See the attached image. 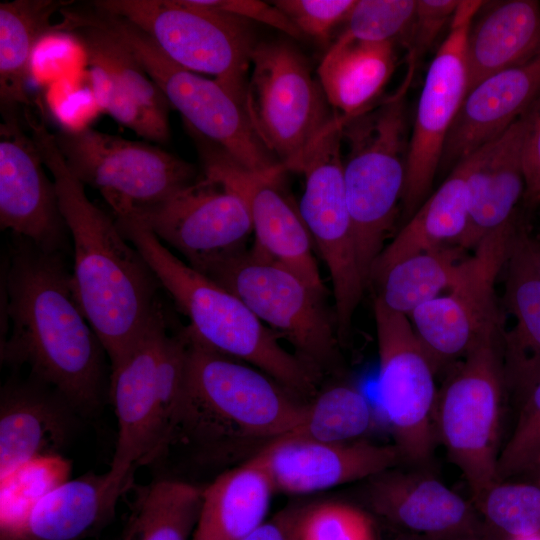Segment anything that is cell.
Listing matches in <instances>:
<instances>
[{
  "label": "cell",
  "instance_id": "1",
  "mask_svg": "<svg viewBox=\"0 0 540 540\" xmlns=\"http://www.w3.org/2000/svg\"><path fill=\"white\" fill-rule=\"evenodd\" d=\"M3 272L2 362L27 365L81 415L94 413L107 387V354L77 301L65 254L14 236Z\"/></svg>",
  "mask_w": 540,
  "mask_h": 540
},
{
  "label": "cell",
  "instance_id": "2",
  "mask_svg": "<svg viewBox=\"0 0 540 540\" xmlns=\"http://www.w3.org/2000/svg\"><path fill=\"white\" fill-rule=\"evenodd\" d=\"M183 333V393L143 465L156 479H170L184 460L222 463L244 439L267 444L284 436L300 423L307 405L261 370L210 349L186 327Z\"/></svg>",
  "mask_w": 540,
  "mask_h": 540
},
{
  "label": "cell",
  "instance_id": "3",
  "mask_svg": "<svg viewBox=\"0 0 540 540\" xmlns=\"http://www.w3.org/2000/svg\"><path fill=\"white\" fill-rule=\"evenodd\" d=\"M31 116L26 120L27 129L52 174L72 241V287L111 369L126 356L162 306L158 300L161 286L115 218L89 200L53 133Z\"/></svg>",
  "mask_w": 540,
  "mask_h": 540
},
{
  "label": "cell",
  "instance_id": "4",
  "mask_svg": "<svg viewBox=\"0 0 540 540\" xmlns=\"http://www.w3.org/2000/svg\"><path fill=\"white\" fill-rule=\"evenodd\" d=\"M138 249L160 286L189 319L188 332L210 349L246 362L298 397L314 390L313 369L279 343L234 293L180 260L138 218H115Z\"/></svg>",
  "mask_w": 540,
  "mask_h": 540
},
{
  "label": "cell",
  "instance_id": "5",
  "mask_svg": "<svg viewBox=\"0 0 540 540\" xmlns=\"http://www.w3.org/2000/svg\"><path fill=\"white\" fill-rule=\"evenodd\" d=\"M407 63L396 90L342 128L347 206L363 279L384 249L402 199L409 138L407 95L417 66Z\"/></svg>",
  "mask_w": 540,
  "mask_h": 540
},
{
  "label": "cell",
  "instance_id": "6",
  "mask_svg": "<svg viewBox=\"0 0 540 540\" xmlns=\"http://www.w3.org/2000/svg\"><path fill=\"white\" fill-rule=\"evenodd\" d=\"M183 330L172 334L161 306L126 356L109 375V395L118 424L107 471L125 492L137 468L154 451L184 388L186 343Z\"/></svg>",
  "mask_w": 540,
  "mask_h": 540
},
{
  "label": "cell",
  "instance_id": "7",
  "mask_svg": "<svg viewBox=\"0 0 540 540\" xmlns=\"http://www.w3.org/2000/svg\"><path fill=\"white\" fill-rule=\"evenodd\" d=\"M93 8L75 9L73 16L118 39L194 132L249 173L286 172L257 135L246 106L230 91L216 80L175 63L148 35L125 19Z\"/></svg>",
  "mask_w": 540,
  "mask_h": 540
},
{
  "label": "cell",
  "instance_id": "8",
  "mask_svg": "<svg viewBox=\"0 0 540 540\" xmlns=\"http://www.w3.org/2000/svg\"><path fill=\"white\" fill-rule=\"evenodd\" d=\"M202 160L203 174L193 183L129 216L141 220L165 246L204 274L245 251L253 226L244 188L247 171L217 146L203 147Z\"/></svg>",
  "mask_w": 540,
  "mask_h": 540
},
{
  "label": "cell",
  "instance_id": "9",
  "mask_svg": "<svg viewBox=\"0 0 540 540\" xmlns=\"http://www.w3.org/2000/svg\"><path fill=\"white\" fill-rule=\"evenodd\" d=\"M98 10L133 24L178 65L210 74L246 106L251 23L196 0H97Z\"/></svg>",
  "mask_w": 540,
  "mask_h": 540
},
{
  "label": "cell",
  "instance_id": "10",
  "mask_svg": "<svg viewBox=\"0 0 540 540\" xmlns=\"http://www.w3.org/2000/svg\"><path fill=\"white\" fill-rule=\"evenodd\" d=\"M246 110L267 150L286 171L300 172L335 117L308 60L288 41L257 43Z\"/></svg>",
  "mask_w": 540,
  "mask_h": 540
},
{
  "label": "cell",
  "instance_id": "11",
  "mask_svg": "<svg viewBox=\"0 0 540 540\" xmlns=\"http://www.w3.org/2000/svg\"><path fill=\"white\" fill-rule=\"evenodd\" d=\"M504 388L499 333L456 362L437 393L436 438L463 474L475 502L499 482L498 437Z\"/></svg>",
  "mask_w": 540,
  "mask_h": 540
},
{
  "label": "cell",
  "instance_id": "12",
  "mask_svg": "<svg viewBox=\"0 0 540 540\" xmlns=\"http://www.w3.org/2000/svg\"><path fill=\"white\" fill-rule=\"evenodd\" d=\"M53 135L71 173L97 189L115 217L158 205L199 177L192 164L149 143L88 127Z\"/></svg>",
  "mask_w": 540,
  "mask_h": 540
},
{
  "label": "cell",
  "instance_id": "13",
  "mask_svg": "<svg viewBox=\"0 0 540 540\" xmlns=\"http://www.w3.org/2000/svg\"><path fill=\"white\" fill-rule=\"evenodd\" d=\"M519 226L515 219L486 235L465 259L459 279L447 294L422 304L408 316L435 372L501 333L495 283Z\"/></svg>",
  "mask_w": 540,
  "mask_h": 540
},
{
  "label": "cell",
  "instance_id": "14",
  "mask_svg": "<svg viewBox=\"0 0 540 540\" xmlns=\"http://www.w3.org/2000/svg\"><path fill=\"white\" fill-rule=\"evenodd\" d=\"M343 120L336 116L309 152L298 209L330 274L339 340L351 329L366 283L347 206L342 158Z\"/></svg>",
  "mask_w": 540,
  "mask_h": 540
},
{
  "label": "cell",
  "instance_id": "15",
  "mask_svg": "<svg viewBox=\"0 0 540 540\" xmlns=\"http://www.w3.org/2000/svg\"><path fill=\"white\" fill-rule=\"evenodd\" d=\"M379 372L378 400L402 460L430 463L436 442L435 369L408 316L373 303Z\"/></svg>",
  "mask_w": 540,
  "mask_h": 540
},
{
  "label": "cell",
  "instance_id": "16",
  "mask_svg": "<svg viewBox=\"0 0 540 540\" xmlns=\"http://www.w3.org/2000/svg\"><path fill=\"white\" fill-rule=\"evenodd\" d=\"M204 275L238 296L310 367L332 359L339 337L324 298L289 270L245 250L211 266Z\"/></svg>",
  "mask_w": 540,
  "mask_h": 540
},
{
  "label": "cell",
  "instance_id": "17",
  "mask_svg": "<svg viewBox=\"0 0 540 540\" xmlns=\"http://www.w3.org/2000/svg\"><path fill=\"white\" fill-rule=\"evenodd\" d=\"M485 2L460 0L427 71L409 138L401 199L407 220L431 194L447 134L467 92V36Z\"/></svg>",
  "mask_w": 540,
  "mask_h": 540
},
{
  "label": "cell",
  "instance_id": "18",
  "mask_svg": "<svg viewBox=\"0 0 540 540\" xmlns=\"http://www.w3.org/2000/svg\"><path fill=\"white\" fill-rule=\"evenodd\" d=\"M23 124L15 118L0 126V228L44 251L66 254L70 233L55 183Z\"/></svg>",
  "mask_w": 540,
  "mask_h": 540
},
{
  "label": "cell",
  "instance_id": "19",
  "mask_svg": "<svg viewBox=\"0 0 540 540\" xmlns=\"http://www.w3.org/2000/svg\"><path fill=\"white\" fill-rule=\"evenodd\" d=\"M275 491L303 495L372 478L402 460L398 449L364 440L327 443L284 435L262 446L252 457Z\"/></svg>",
  "mask_w": 540,
  "mask_h": 540
},
{
  "label": "cell",
  "instance_id": "20",
  "mask_svg": "<svg viewBox=\"0 0 540 540\" xmlns=\"http://www.w3.org/2000/svg\"><path fill=\"white\" fill-rule=\"evenodd\" d=\"M539 110L540 95L499 137L468 157V220L456 246L474 249L486 235L516 219L525 192V142Z\"/></svg>",
  "mask_w": 540,
  "mask_h": 540
},
{
  "label": "cell",
  "instance_id": "21",
  "mask_svg": "<svg viewBox=\"0 0 540 540\" xmlns=\"http://www.w3.org/2000/svg\"><path fill=\"white\" fill-rule=\"evenodd\" d=\"M81 415L55 388L29 376L0 391V478L34 459L63 456Z\"/></svg>",
  "mask_w": 540,
  "mask_h": 540
},
{
  "label": "cell",
  "instance_id": "22",
  "mask_svg": "<svg viewBox=\"0 0 540 540\" xmlns=\"http://www.w3.org/2000/svg\"><path fill=\"white\" fill-rule=\"evenodd\" d=\"M540 95V54L470 89L449 129L439 169L452 170L499 137Z\"/></svg>",
  "mask_w": 540,
  "mask_h": 540
},
{
  "label": "cell",
  "instance_id": "23",
  "mask_svg": "<svg viewBox=\"0 0 540 540\" xmlns=\"http://www.w3.org/2000/svg\"><path fill=\"white\" fill-rule=\"evenodd\" d=\"M125 493L108 472L68 479L19 519L0 525V540H85L109 524Z\"/></svg>",
  "mask_w": 540,
  "mask_h": 540
},
{
  "label": "cell",
  "instance_id": "24",
  "mask_svg": "<svg viewBox=\"0 0 540 540\" xmlns=\"http://www.w3.org/2000/svg\"><path fill=\"white\" fill-rule=\"evenodd\" d=\"M504 302L514 323L501 331L505 388L522 403L540 380V274L520 225L506 262Z\"/></svg>",
  "mask_w": 540,
  "mask_h": 540
},
{
  "label": "cell",
  "instance_id": "25",
  "mask_svg": "<svg viewBox=\"0 0 540 540\" xmlns=\"http://www.w3.org/2000/svg\"><path fill=\"white\" fill-rule=\"evenodd\" d=\"M368 500L390 522L431 538L472 534L471 506L440 480L422 472H390L372 477Z\"/></svg>",
  "mask_w": 540,
  "mask_h": 540
},
{
  "label": "cell",
  "instance_id": "26",
  "mask_svg": "<svg viewBox=\"0 0 540 540\" xmlns=\"http://www.w3.org/2000/svg\"><path fill=\"white\" fill-rule=\"evenodd\" d=\"M283 174L246 172L244 175L255 236L251 251L289 270L324 298L327 289L313 254V239L298 206L280 185Z\"/></svg>",
  "mask_w": 540,
  "mask_h": 540
},
{
  "label": "cell",
  "instance_id": "27",
  "mask_svg": "<svg viewBox=\"0 0 540 540\" xmlns=\"http://www.w3.org/2000/svg\"><path fill=\"white\" fill-rule=\"evenodd\" d=\"M539 54L540 2L493 3L479 19L474 18L467 36V92L489 76Z\"/></svg>",
  "mask_w": 540,
  "mask_h": 540
},
{
  "label": "cell",
  "instance_id": "28",
  "mask_svg": "<svg viewBox=\"0 0 540 540\" xmlns=\"http://www.w3.org/2000/svg\"><path fill=\"white\" fill-rule=\"evenodd\" d=\"M469 159L455 166L376 259L369 284L378 283L398 262L459 242L468 220Z\"/></svg>",
  "mask_w": 540,
  "mask_h": 540
},
{
  "label": "cell",
  "instance_id": "29",
  "mask_svg": "<svg viewBox=\"0 0 540 540\" xmlns=\"http://www.w3.org/2000/svg\"><path fill=\"white\" fill-rule=\"evenodd\" d=\"M275 492L251 458L217 474L203 488L192 540H241L266 521Z\"/></svg>",
  "mask_w": 540,
  "mask_h": 540
},
{
  "label": "cell",
  "instance_id": "30",
  "mask_svg": "<svg viewBox=\"0 0 540 540\" xmlns=\"http://www.w3.org/2000/svg\"><path fill=\"white\" fill-rule=\"evenodd\" d=\"M395 43L334 41L317 69L334 111L351 119L377 103L396 68Z\"/></svg>",
  "mask_w": 540,
  "mask_h": 540
},
{
  "label": "cell",
  "instance_id": "31",
  "mask_svg": "<svg viewBox=\"0 0 540 540\" xmlns=\"http://www.w3.org/2000/svg\"><path fill=\"white\" fill-rule=\"evenodd\" d=\"M73 1L0 3V107L3 120L21 118L30 104L26 78L31 53L44 34L58 30L52 16Z\"/></svg>",
  "mask_w": 540,
  "mask_h": 540
},
{
  "label": "cell",
  "instance_id": "32",
  "mask_svg": "<svg viewBox=\"0 0 540 540\" xmlns=\"http://www.w3.org/2000/svg\"><path fill=\"white\" fill-rule=\"evenodd\" d=\"M135 497L118 540H192L203 487L173 479L135 485Z\"/></svg>",
  "mask_w": 540,
  "mask_h": 540
},
{
  "label": "cell",
  "instance_id": "33",
  "mask_svg": "<svg viewBox=\"0 0 540 540\" xmlns=\"http://www.w3.org/2000/svg\"><path fill=\"white\" fill-rule=\"evenodd\" d=\"M462 250L449 245L398 262L378 283L377 297L390 309L409 316L455 285L467 258L462 257Z\"/></svg>",
  "mask_w": 540,
  "mask_h": 540
},
{
  "label": "cell",
  "instance_id": "34",
  "mask_svg": "<svg viewBox=\"0 0 540 540\" xmlns=\"http://www.w3.org/2000/svg\"><path fill=\"white\" fill-rule=\"evenodd\" d=\"M374 424L366 396L349 384L331 386L307 403L302 420L286 435L327 443L357 441Z\"/></svg>",
  "mask_w": 540,
  "mask_h": 540
},
{
  "label": "cell",
  "instance_id": "35",
  "mask_svg": "<svg viewBox=\"0 0 540 540\" xmlns=\"http://www.w3.org/2000/svg\"><path fill=\"white\" fill-rule=\"evenodd\" d=\"M486 521L509 539L540 533V484L499 481L475 502Z\"/></svg>",
  "mask_w": 540,
  "mask_h": 540
},
{
  "label": "cell",
  "instance_id": "36",
  "mask_svg": "<svg viewBox=\"0 0 540 540\" xmlns=\"http://www.w3.org/2000/svg\"><path fill=\"white\" fill-rule=\"evenodd\" d=\"M71 464L63 456L29 461L0 478L1 524L13 522L43 496L69 479Z\"/></svg>",
  "mask_w": 540,
  "mask_h": 540
},
{
  "label": "cell",
  "instance_id": "37",
  "mask_svg": "<svg viewBox=\"0 0 540 540\" xmlns=\"http://www.w3.org/2000/svg\"><path fill=\"white\" fill-rule=\"evenodd\" d=\"M92 91L98 106L142 138L166 143L170 137L168 113L142 104L113 84L103 70L91 67Z\"/></svg>",
  "mask_w": 540,
  "mask_h": 540
},
{
  "label": "cell",
  "instance_id": "38",
  "mask_svg": "<svg viewBox=\"0 0 540 540\" xmlns=\"http://www.w3.org/2000/svg\"><path fill=\"white\" fill-rule=\"evenodd\" d=\"M416 0H357L337 39L342 41H399L407 30Z\"/></svg>",
  "mask_w": 540,
  "mask_h": 540
},
{
  "label": "cell",
  "instance_id": "39",
  "mask_svg": "<svg viewBox=\"0 0 540 540\" xmlns=\"http://www.w3.org/2000/svg\"><path fill=\"white\" fill-rule=\"evenodd\" d=\"M296 540H377L370 517L358 507L324 501L304 505Z\"/></svg>",
  "mask_w": 540,
  "mask_h": 540
},
{
  "label": "cell",
  "instance_id": "40",
  "mask_svg": "<svg viewBox=\"0 0 540 540\" xmlns=\"http://www.w3.org/2000/svg\"><path fill=\"white\" fill-rule=\"evenodd\" d=\"M540 461V380L521 403L513 432L499 452L498 481L527 475Z\"/></svg>",
  "mask_w": 540,
  "mask_h": 540
},
{
  "label": "cell",
  "instance_id": "41",
  "mask_svg": "<svg viewBox=\"0 0 540 540\" xmlns=\"http://www.w3.org/2000/svg\"><path fill=\"white\" fill-rule=\"evenodd\" d=\"M356 0H278L274 4L304 35L325 43L345 22Z\"/></svg>",
  "mask_w": 540,
  "mask_h": 540
},
{
  "label": "cell",
  "instance_id": "42",
  "mask_svg": "<svg viewBox=\"0 0 540 540\" xmlns=\"http://www.w3.org/2000/svg\"><path fill=\"white\" fill-rule=\"evenodd\" d=\"M460 0H416L412 20L399 40L406 48V61L418 65L447 23H451Z\"/></svg>",
  "mask_w": 540,
  "mask_h": 540
},
{
  "label": "cell",
  "instance_id": "43",
  "mask_svg": "<svg viewBox=\"0 0 540 540\" xmlns=\"http://www.w3.org/2000/svg\"><path fill=\"white\" fill-rule=\"evenodd\" d=\"M196 2L249 22L256 21L268 25L293 38H300L303 35L274 4L256 0H196Z\"/></svg>",
  "mask_w": 540,
  "mask_h": 540
},
{
  "label": "cell",
  "instance_id": "44",
  "mask_svg": "<svg viewBox=\"0 0 540 540\" xmlns=\"http://www.w3.org/2000/svg\"><path fill=\"white\" fill-rule=\"evenodd\" d=\"M523 169L525 177L523 199L526 204L535 205L538 203L540 193V110L525 142Z\"/></svg>",
  "mask_w": 540,
  "mask_h": 540
},
{
  "label": "cell",
  "instance_id": "45",
  "mask_svg": "<svg viewBox=\"0 0 540 540\" xmlns=\"http://www.w3.org/2000/svg\"><path fill=\"white\" fill-rule=\"evenodd\" d=\"M303 508L304 505H296L280 511L241 540H296Z\"/></svg>",
  "mask_w": 540,
  "mask_h": 540
},
{
  "label": "cell",
  "instance_id": "46",
  "mask_svg": "<svg viewBox=\"0 0 540 540\" xmlns=\"http://www.w3.org/2000/svg\"><path fill=\"white\" fill-rule=\"evenodd\" d=\"M531 249L537 270L540 274V240L531 238Z\"/></svg>",
  "mask_w": 540,
  "mask_h": 540
},
{
  "label": "cell",
  "instance_id": "47",
  "mask_svg": "<svg viewBox=\"0 0 540 540\" xmlns=\"http://www.w3.org/2000/svg\"><path fill=\"white\" fill-rule=\"evenodd\" d=\"M527 475L530 476V481L540 484V461Z\"/></svg>",
  "mask_w": 540,
  "mask_h": 540
},
{
  "label": "cell",
  "instance_id": "48",
  "mask_svg": "<svg viewBox=\"0 0 540 540\" xmlns=\"http://www.w3.org/2000/svg\"><path fill=\"white\" fill-rule=\"evenodd\" d=\"M509 540H540V533L518 536V537L510 538Z\"/></svg>",
  "mask_w": 540,
  "mask_h": 540
},
{
  "label": "cell",
  "instance_id": "49",
  "mask_svg": "<svg viewBox=\"0 0 540 540\" xmlns=\"http://www.w3.org/2000/svg\"><path fill=\"white\" fill-rule=\"evenodd\" d=\"M540 202V193H539V197H538V203Z\"/></svg>",
  "mask_w": 540,
  "mask_h": 540
},
{
  "label": "cell",
  "instance_id": "50",
  "mask_svg": "<svg viewBox=\"0 0 540 540\" xmlns=\"http://www.w3.org/2000/svg\"><path fill=\"white\" fill-rule=\"evenodd\" d=\"M408 540H423V539H408Z\"/></svg>",
  "mask_w": 540,
  "mask_h": 540
}]
</instances>
